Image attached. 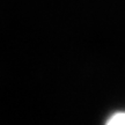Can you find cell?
<instances>
[{"instance_id": "obj_1", "label": "cell", "mask_w": 125, "mask_h": 125, "mask_svg": "<svg viewBox=\"0 0 125 125\" xmlns=\"http://www.w3.org/2000/svg\"><path fill=\"white\" fill-rule=\"evenodd\" d=\"M105 125H125V112L114 114L107 121Z\"/></svg>"}]
</instances>
